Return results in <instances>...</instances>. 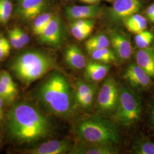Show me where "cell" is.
Masks as SVG:
<instances>
[{
    "label": "cell",
    "instance_id": "obj_29",
    "mask_svg": "<svg viewBox=\"0 0 154 154\" xmlns=\"http://www.w3.org/2000/svg\"><path fill=\"white\" fill-rule=\"evenodd\" d=\"M11 44L9 41L0 44V61L5 58L10 54Z\"/></svg>",
    "mask_w": 154,
    "mask_h": 154
},
{
    "label": "cell",
    "instance_id": "obj_18",
    "mask_svg": "<svg viewBox=\"0 0 154 154\" xmlns=\"http://www.w3.org/2000/svg\"><path fill=\"white\" fill-rule=\"evenodd\" d=\"M88 53L93 60L100 63L111 64L118 61L115 52L109 48L91 51Z\"/></svg>",
    "mask_w": 154,
    "mask_h": 154
},
{
    "label": "cell",
    "instance_id": "obj_28",
    "mask_svg": "<svg viewBox=\"0 0 154 154\" xmlns=\"http://www.w3.org/2000/svg\"><path fill=\"white\" fill-rule=\"evenodd\" d=\"M0 80L6 84L7 86H8L9 88L14 90L18 91L15 83L13 82L12 78L8 72L4 70L0 72Z\"/></svg>",
    "mask_w": 154,
    "mask_h": 154
},
{
    "label": "cell",
    "instance_id": "obj_15",
    "mask_svg": "<svg viewBox=\"0 0 154 154\" xmlns=\"http://www.w3.org/2000/svg\"><path fill=\"white\" fill-rule=\"evenodd\" d=\"M136 63L151 77H154V46L140 49L135 55Z\"/></svg>",
    "mask_w": 154,
    "mask_h": 154
},
{
    "label": "cell",
    "instance_id": "obj_22",
    "mask_svg": "<svg viewBox=\"0 0 154 154\" xmlns=\"http://www.w3.org/2000/svg\"><path fill=\"white\" fill-rule=\"evenodd\" d=\"M53 17V16L52 14L49 13H45L35 18L33 24V30L34 33L38 36L40 35L47 26Z\"/></svg>",
    "mask_w": 154,
    "mask_h": 154
},
{
    "label": "cell",
    "instance_id": "obj_9",
    "mask_svg": "<svg viewBox=\"0 0 154 154\" xmlns=\"http://www.w3.org/2000/svg\"><path fill=\"white\" fill-rule=\"evenodd\" d=\"M72 144L68 140H53L39 144L28 150L32 154H65L72 151Z\"/></svg>",
    "mask_w": 154,
    "mask_h": 154
},
{
    "label": "cell",
    "instance_id": "obj_21",
    "mask_svg": "<svg viewBox=\"0 0 154 154\" xmlns=\"http://www.w3.org/2000/svg\"><path fill=\"white\" fill-rule=\"evenodd\" d=\"M132 152L136 154H154V143L146 138L137 139L133 143Z\"/></svg>",
    "mask_w": 154,
    "mask_h": 154
},
{
    "label": "cell",
    "instance_id": "obj_38",
    "mask_svg": "<svg viewBox=\"0 0 154 154\" xmlns=\"http://www.w3.org/2000/svg\"><path fill=\"white\" fill-rule=\"evenodd\" d=\"M64 1H69V0H64Z\"/></svg>",
    "mask_w": 154,
    "mask_h": 154
},
{
    "label": "cell",
    "instance_id": "obj_24",
    "mask_svg": "<svg viewBox=\"0 0 154 154\" xmlns=\"http://www.w3.org/2000/svg\"><path fill=\"white\" fill-rule=\"evenodd\" d=\"M18 91L9 88L0 80V97L3 101L8 103H11L16 98Z\"/></svg>",
    "mask_w": 154,
    "mask_h": 154
},
{
    "label": "cell",
    "instance_id": "obj_11",
    "mask_svg": "<svg viewBox=\"0 0 154 154\" xmlns=\"http://www.w3.org/2000/svg\"><path fill=\"white\" fill-rule=\"evenodd\" d=\"M113 144L89 143L80 141L72 148L71 154H116L119 149Z\"/></svg>",
    "mask_w": 154,
    "mask_h": 154
},
{
    "label": "cell",
    "instance_id": "obj_32",
    "mask_svg": "<svg viewBox=\"0 0 154 154\" xmlns=\"http://www.w3.org/2000/svg\"><path fill=\"white\" fill-rule=\"evenodd\" d=\"M81 1H83L84 2H86V3H89V4H92L94 2H95L97 1H98V0H80Z\"/></svg>",
    "mask_w": 154,
    "mask_h": 154
},
{
    "label": "cell",
    "instance_id": "obj_5",
    "mask_svg": "<svg viewBox=\"0 0 154 154\" xmlns=\"http://www.w3.org/2000/svg\"><path fill=\"white\" fill-rule=\"evenodd\" d=\"M141 111V103L138 96L126 86L121 87L114 114L118 122L123 126H131L139 119Z\"/></svg>",
    "mask_w": 154,
    "mask_h": 154
},
{
    "label": "cell",
    "instance_id": "obj_26",
    "mask_svg": "<svg viewBox=\"0 0 154 154\" xmlns=\"http://www.w3.org/2000/svg\"><path fill=\"white\" fill-rule=\"evenodd\" d=\"M94 28H78L72 23L71 24L70 29L72 35L77 40L82 41L87 38L89 35L92 32Z\"/></svg>",
    "mask_w": 154,
    "mask_h": 154
},
{
    "label": "cell",
    "instance_id": "obj_30",
    "mask_svg": "<svg viewBox=\"0 0 154 154\" xmlns=\"http://www.w3.org/2000/svg\"><path fill=\"white\" fill-rule=\"evenodd\" d=\"M14 30L16 32L17 34L18 35V36L19 37L20 39H21V41H22L23 44L26 45L29 43L30 42L29 36L26 33H25L22 29L19 28H14Z\"/></svg>",
    "mask_w": 154,
    "mask_h": 154
},
{
    "label": "cell",
    "instance_id": "obj_33",
    "mask_svg": "<svg viewBox=\"0 0 154 154\" xmlns=\"http://www.w3.org/2000/svg\"><path fill=\"white\" fill-rule=\"evenodd\" d=\"M2 118H3V111H2V109H0V123L2 120Z\"/></svg>",
    "mask_w": 154,
    "mask_h": 154
},
{
    "label": "cell",
    "instance_id": "obj_7",
    "mask_svg": "<svg viewBox=\"0 0 154 154\" xmlns=\"http://www.w3.org/2000/svg\"><path fill=\"white\" fill-rule=\"evenodd\" d=\"M139 0H116L110 9V16L114 21L125 20L140 11Z\"/></svg>",
    "mask_w": 154,
    "mask_h": 154
},
{
    "label": "cell",
    "instance_id": "obj_34",
    "mask_svg": "<svg viewBox=\"0 0 154 154\" xmlns=\"http://www.w3.org/2000/svg\"><path fill=\"white\" fill-rule=\"evenodd\" d=\"M152 122L154 125V106L152 108Z\"/></svg>",
    "mask_w": 154,
    "mask_h": 154
},
{
    "label": "cell",
    "instance_id": "obj_1",
    "mask_svg": "<svg viewBox=\"0 0 154 154\" xmlns=\"http://www.w3.org/2000/svg\"><path fill=\"white\" fill-rule=\"evenodd\" d=\"M7 127L11 138L21 144L35 143L49 137L52 132L48 118L28 103L17 104L10 110Z\"/></svg>",
    "mask_w": 154,
    "mask_h": 154
},
{
    "label": "cell",
    "instance_id": "obj_2",
    "mask_svg": "<svg viewBox=\"0 0 154 154\" xmlns=\"http://www.w3.org/2000/svg\"><path fill=\"white\" fill-rule=\"evenodd\" d=\"M38 98L49 112L62 118L71 116L77 105L70 83L58 72L51 73L42 83Z\"/></svg>",
    "mask_w": 154,
    "mask_h": 154
},
{
    "label": "cell",
    "instance_id": "obj_16",
    "mask_svg": "<svg viewBox=\"0 0 154 154\" xmlns=\"http://www.w3.org/2000/svg\"><path fill=\"white\" fill-rule=\"evenodd\" d=\"M65 60L67 65L72 69L82 70L86 65V60L81 50L75 45L69 46L65 52Z\"/></svg>",
    "mask_w": 154,
    "mask_h": 154
},
{
    "label": "cell",
    "instance_id": "obj_23",
    "mask_svg": "<svg viewBox=\"0 0 154 154\" xmlns=\"http://www.w3.org/2000/svg\"><path fill=\"white\" fill-rule=\"evenodd\" d=\"M154 38L153 33L148 30H144L137 34L135 37V41L138 48L144 49L149 47Z\"/></svg>",
    "mask_w": 154,
    "mask_h": 154
},
{
    "label": "cell",
    "instance_id": "obj_35",
    "mask_svg": "<svg viewBox=\"0 0 154 154\" xmlns=\"http://www.w3.org/2000/svg\"><path fill=\"white\" fill-rule=\"evenodd\" d=\"M2 102H3V100L0 97V109L2 108Z\"/></svg>",
    "mask_w": 154,
    "mask_h": 154
},
{
    "label": "cell",
    "instance_id": "obj_37",
    "mask_svg": "<svg viewBox=\"0 0 154 154\" xmlns=\"http://www.w3.org/2000/svg\"><path fill=\"white\" fill-rule=\"evenodd\" d=\"M107 1H113V0H107Z\"/></svg>",
    "mask_w": 154,
    "mask_h": 154
},
{
    "label": "cell",
    "instance_id": "obj_4",
    "mask_svg": "<svg viewBox=\"0 0 154 154\" xmlns=\"http://www.w3.org/2000/svg\"><path fill=\"white\" fill-rule=\"evenodd\" d=\"M80 141L89 143L117 144L119 142V131L116 123L106 118L93 116L81 122L77 128Z\"/></svg>",
    "mask_w": 154,
    "mask_h": 154
},
{
    "label": "cell",
    "instance_id": "obj_36",
    "mask_svg": "<svg viewBox=\"0 0 154 154\" xmlns=\"http://www.w3.org/2000/svg\"><path fill=\"white\" fill-rule=\"evenodd\" d=\"M18 1H20H20H22V0H18Z\"/></svg>",
    "mask_w": 154,
    "mask_h": 154
},
{
    "label": "cell",
    "instance_id": "obj_13",
    "mask_svg": "<svg viewBox=\"0 0 154 154\" xmlns=\"http://www.w3.org/2000/svg\"><path fill=\"white\" fill-rule=\"evenodd\" d=\"M110 69L109 64L95 61H89L85 68V80L94 83L100 82L107 76Z\"/></svg>",
    "mask_w": 154,
    "mask_h": 154
},
{
    "label": "cell",
    "instance_id": "obj_10",
    "mask_svg": "<svg viewBox=\"0 0 154 154\" xmlns=\"http://www.w3.org/2000/svg\"><path fill=\"white\" fill-rule=\"evenodd\" d=\"M39 37L40 42L50 46H58L62 39V26L60 18L53 16Z\"/></svg>",
    "mask_w": 154,
    "mask_h": 154
},
{
    "label": "cell",
    "instance_id": "obj_25",
    "mask_svg": "<svg viewBox=\"0 0 154 154\" xmlns=\"http://www.w3.org/2000/svg\"><path fill=\"white\" fill-rule=\"evenodd\" d=\"M12 11L11 0H0V22L6 23L9 20Z\"/></svg>",
    "mask_w": 154,
    "mask_h": 154
},
{
    "label": "cell",
    "instance_id": "obj_19",
    "mask_svg": "<svg viewBox=\"0 0 154 154\" xmlns=\"http://www.w3.org/2000/svg\"><path fill=\"white\" fill-rule=\"evenodd\" d=\"M125 25L129 32L138 34L146 30L147 21L144 17L135 13L125 20Z\"/></svg>",
    "mask_w": 154,
    "mask_h": 154
},
{
    "label": "cell",
    "instance_id": "obj_8",
    "mask_svg": "<svg viewBox=\"0 0 154 154\" xmlns=\"http://www.w3.org/2000/svg\"><path fill=\"white\" fill-rule=\"evenodd\" d=\"M125 79L135 88H147L151 84V77L137 63L128 66L123 74Z\"/></svg>",
    "mask_w": 154,
    "mask_h": 154
},
{
    "label": "cell",
    "instance_id": "obj_20",
    "mask_svg": "<svg viewBox=\"0 0 154 154\" xmlns=\"http://www.w3.org/2000/svg\"><path fill=\"white\" fill-rule=\"evenodd\" d=\"M110 45V41L107 37L104 34H100L88 39L85 43V47L88 52H90L95 50L109 48Z\"/></svg>",
    "mask_w": 154,
    "mask_h": 154
},
{
    "label": "cell",
    "instance_id": "obj_14",
    "mask_svg": "<svg viewBox=\"0 0 154 154\" xmlns=\"http://www.w3.org/2000/svg\"><path fill=\"white\" fill-rule=\"evenodd\" d=\"M101 9V7L97 5L74 6L66 8V15L69 19L73 20L90 19L97 16Z\"/></svg>",
    "mask_w": 154,
    "mask_h": 154
},
{
    "label": "cell",
    "instance_id": "obj_31",
    "mask_svg": "<svg viewBox=\"0 0 154 154\" xmlns=\"http://www.w3.org/2000/svg\"><path fill=\"white\" fill-rule=\"evenodd\" d=\"M147 16L151 22H154V4L149 6L147 9Z\"/></svg>",
    "mask_w": 154,
    "mask_h": 154
},
{
    "label": "cell",
    "instance_id": "obj_3",
    "mask_svg": "<svg viewBox=\"0 0 154 154\" xmlns=\"http://www.w3.org/2000/svg\"><path fill=\"white\" fill-rule=\"evenodd\" d=\"M55 61L44 52L31 50L17 57L11 66V72L17 78L28 86L44 77L54 68Z\"/></svg>",
    "mask_w": 154,
    "mask_h": 154
},
{
    "label": "cell",
    "instance_id": "obj_12",
    "mask_svg": "<svg viewBox=\"0 0 154 154\" xmlns=\"http://www.w3.org/2000/svg\"><path fill=\"white\" fill-rule=\"evenodd\" d=\"M110 44L114 49L118 60L127 61L132 54V46L128 38L120 32H114L111 35Z\"/></svg>",
    "mask_w": 154,
    "mask_h": 154
},
{
    "label": "cell",
    "instance_id": "obj_27",
    "mask_svg": "<svg viewBox=\"0 0 154 154\" xmlns=\"http://www.w3.org/2000/svg\"><path fill=\"white\" fill-rule=\"evenodd\" d=\"M9 38L10 40V44L13 46L15 49H22L24 46V45L23 44L22 41L17 34L16 32L14 31V29H11L9 31Z\"/></svg>",
    "mask_w": 154,
    "mask_h": 154
},
{
    "label": "cell",
    "instance_id": "obj_17",
    "mask_svg": "<svg viewBox=\"0 0 154 154\" xmlns=\"http://www.w3.org/2000/svg\"><path fill=\"white\" fill-rule=\"evenodd\" d=\"M20 13L27 20L38 16L44 6L45 0H22L20 1Z\"/></svg>",
    "mask_w": 154,
    "mask_h": 154
},
{
    "label": "cell",
    "instance_id": "obj_6",
    "mask_svg": "<svg viewBox=\"0 0 154 154\" xmlns=\"http://www.w3.org/2000/svg\"><path fill=\"white\" fill-rule=\"evenodd\" d=\"M119 88L112 77L105 80L98 91L97 108L100 113L106 115H114L119 99Z\"/></svg>",
    "mask_w": 154,
    "mask_h": 154
}]
</instances>
